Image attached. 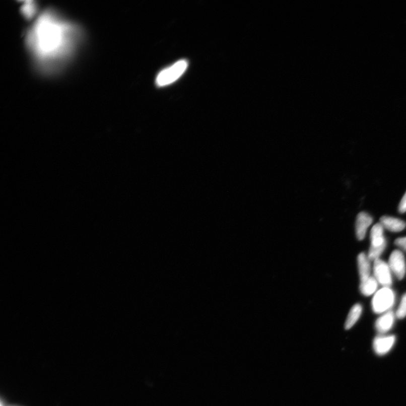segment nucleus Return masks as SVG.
Instances as JSON below:
<instances>
[{"label":"nucleus","mask_w":406,"mask_h":406,"mask_svg":"<svg viewBox=\"0 0 406 406\" xmlns=\"http://www.w3.org/2000/svg\"><path fill=\"white\" fill-rule=\"evenodd\" d=\"M380 224L383 228L392 232H399L404 230L406 224L402 220L390 216H382L380 219Z\"/></svg>","instance_id":"10"},{"label":"nucleus","mask_w":406,"mask_h":406,"mask_svg":"<svg viewBox=\"0 0 406 406\" xmlns=\"http://www.w3.org/2000/svg\"><path fill=\"white\" fill-rule=\"evenodd\" d=\"M1 406H4L3 403L2 402Z\"/></svg>","instance_id":"18"},{"label":"nucleus","mask_w":406,"mask_h":406,"mask_svg":"<svg viewBox=\"0 0 406 406\" xmlns=\"http://www.w3.org/2000/svg\"><path fill=\"white\" fill-rule=\"evenodd\" d=\"M396 246L402 249L406 252V237L396 239L394 242Z\"/></svg>","instance_id":"16"},{"label":"nucleus","mask_w":406,"mask_h":406,"mask_svg":"<svg viewBox=\"0 0 406 406\" xmlns=\"http://www.w3.org/2000/svg\"><path fill=\"white\" fill-rule=\"evenodd\" d=\"M390 268L388 264L378 258L374 261V273L375 278L382 286L384 287L391 286L392 284Z\"/></svg>","instance_id":"5"},{"label":"nucleus","mask_w":406,"mask_h":406,"mask_svg":"<svg viewBox=\"0 0 406 406\" xmlns=\"http://www.w3.org/2000/svg\"><path fill=\"white\" fill-rule=\"evenodd\" d=\"M395 295L389 288L384 287L376 293L372 301V309L376 314L389 310L393 306Z\"/></svg>","instance_id":"4"},{"label":"nucleus","mask_w":406,"mask_h":406,"mask_svg":"<svg viewBox=\"0 0 406 406\" xmlns=\"http://www.w3.org/2000/svg\"><path fill=\"white\" fill-rule=\"evenodd\" d=\"M35 6L34 5H26L23 8V12L27 17H31L34 15L35 11Z\"/></svg>","instance_id":"15"},{"label":"nucleus","mask_w":406,"mask_h":406,"mask_svg":"<svg viewBox=\"0 0 406 406\" xmlns=\"http://www.w3.org/2000/svg\"><path fill=\"white\" fill-rule=\"evenodd\" d=\"M362 311V307L360 304H356L352 307L345 324V328L349 329L355 324L360 317Z\"/></svg>","instance_id":"12"},{"label":"nucleus","mask_w":406,"mask_h":406,"mask_svg":"<svg viewBox=\"0 0 406 406\" xmlns=\"http://www.w3.org/2000/svg\"><path fill=\"white\" fill-rule=\"evenodd\" d=\"M371 247L368 258L371 261H375L384 251L386 242L384 236V228L380 223L376 224L371 231Z\"/></svg>","instance_id":"3"},{"label":"nucleus","mask_w":406,"mask_h":406,"mask_svg":"<svg viewBox=\"0 0 406 406\" xmlns=\"http://www.w3.org/2000/svg\"><path fill=\"white\" fill-rule=\"evenodd\" d=\"M372 217L365 212L359 214L357 217L356 230L357 237L359 240L365 238L367 229L372 223Z\"/></svg>","instance_id":"8"},{"label":"nucleus","mask_w":406,"mask_h":406,"mask_svg":"<svg viewBox=\"0 0 406 406\" xmlns=\"http://www.w3.org/2000/svg\"><path fill=\"white\" fill-rule=\"evenodd\" d=\"M78 28L54 12H44L28 31L27 42L33 56L44 67H54L72 55L79 40Z\"/></svg>","instance_id":"1"},{"label":"nucleus","mask_w":406,"mask_h":406,"mask_svg":"<svg viewBox=\"0 0 406 406\" xmlns=\"http://www.w3.org/2000/svg\"><path fill=\"white\" fill-rule=\"evenodd\" d=\"M394 321L393 311H388L377 319L375 328L377 331L381 334L388 332L392 328Z\"/></svg>","instance_id":"9"},{"label":"nucleus","mask_w":406,"mask_h":406,"mask_svg":"<svg viewBox=\"0 0 406 406\" xmlns=\"http://www.w3.org/2000/svg\"><path fill=\"white\" fill-rule=\"evenodd\" d=\"M399 212L401 214L406 212V192L399 203Z\"/></svg>","instance_id":"17"},{"label":"nucleus","mask_w":406,"mask_h":406,"mask_svg":"<svg viewBox=\"0 0 406 406\" xmlns=\"http://www.w3.org/2000/svg\"><path fill=\"white\" fill-rule=\"evenodd\" d=\"M188 67L187 61L182 59L169 67L164 69L156 79L157 86L162 87L175 82L186 72Z\"/></svg>","instance_id":"2"},{"label":"nucleus","mask_w":406,"mask_h":406,"mask_svg":"<svg viewBox=\"0 0 406 406\" xmlns=\"http://www.w3.org/2000/svg\"><path fill=\"white\" fill-rule=\"evenodd\" d=\"M396 316L398 319H403L406 316V293L403 296L399 308L396 311Z\"/></svg>","instance_id":"14"},{"label":"nucleus","mask_w":406,"mask_h":406,"mask_svg":"<svg viewBox=\"0 0 406 406\" xmlns=\"http://www.w3.org/2000/svg\"><path fill=\"white\" fill-rule=\"evenodd\" d=\"M377 281L375 278L370 277L364 282H361L360 289L363 295L369 296L376 291L377 289Z\"/></svg>","instance_id":"13"},{"label":"nucleus","mask_w":406,"mask_h":406,"mask_svg":"<svg viewBox=\"0 0 406 406\" xmlns=\"http://www.w3.org/2000/svg\"><path fill=\"white\" fill-rule=\"evenodd\" d=\"M358 266L361 281L364 282L370 277L371 273L370 259L364 253L358 255Z\"/></svg>","instance_id":"11"},{"label":"nucleus","mask_w":406,"mask_h":406,"mask_svg":"<svg viewBox=\"0 0 406 406\" xmlns=\"http://www.w3.org/2000/svg\"><path fill=\"white\" fill-rule=\"evenodd\" d=\"M388 265L390 270L394 274L398 279L402 280L406 271L403 254L399 250H395L390 255Z\"/></svg>","instance_id":"6"},{"label":"nucleus","mask_w":406,"mask_h":406,"mask_svg":"<svg viewBox=\"0 0 406 406\" xmlns=\"http://www.w3.org/2000/svg\"><path fill=\"white\" fill-rule=\"evenodd\" d=\"M395 342L393 335L390 336H379L375 337L373 347L377 355L383 356L388 353L393 348Z\"/></svg>","instance_id":"7"}]
</instances>
